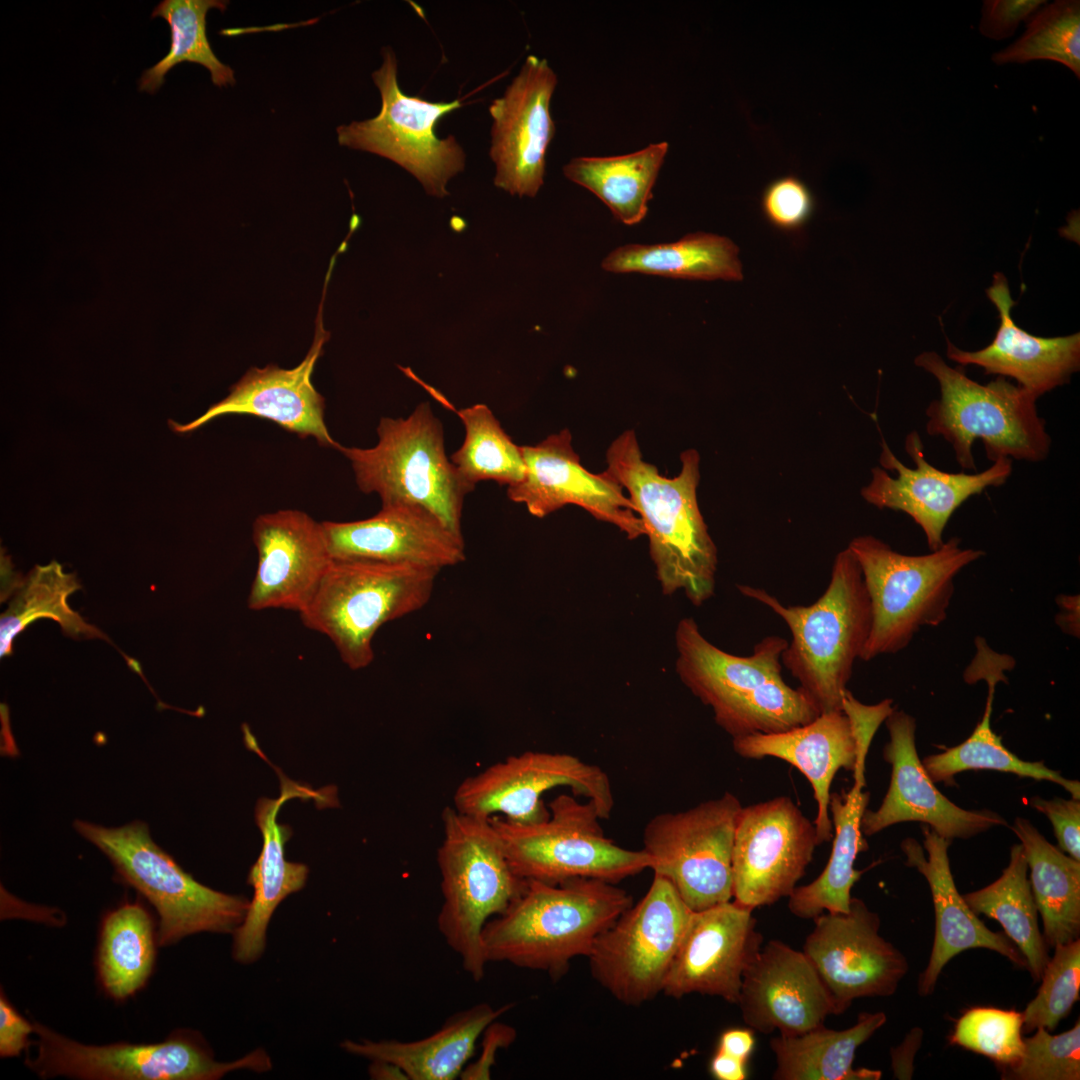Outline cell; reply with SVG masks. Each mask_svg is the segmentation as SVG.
<instances>
[{
  "instance_id": "cell-41",
  "label": "cell",
  "mask_w": 1080,
  "mask_h": 1080,
  "mask_svg": "<svg viewBox=\"0 0 1080 1080\" xmlns=\"http://www.w3.org/2000/svg\"><path fill=\"white\" fill-rule=\"evenodd\" d=\"M74 574L64 573L56 561L36 566L20 581L7 610L0 618V656L13 653V641L29 625L41 618L56 621L67 635L79 638H103L112 643L95 626L86 623L73 611L67 598L80 589Z\"/></svg>"
},
{
  "instance_id": "cell-40",
  "label": "cell",
  "mask_w": 1080,
  "mask_h": 1080,
  "mask_svg": "<svg viewBox=\"0 0 1080 1080\" xmlns=\"http://www.w3.org/2000/svg\"><path fill=\"white\" fill-rule=\"evenodd\" d=\"M155 960L152 919L138 902L109 912L101 926L98 973L105 991L125 999L141 989Z\"/></svg>"
},
{
  "instance_id": "cell-7",
  "label": "cell",
  "mask_w": 1080,
  "mask_h": 1080,
  "mask_svg": "<svg viewBox=\"0 0 1080 1080\" xmlns=\"http://www.w3.org/2000/svg\"><path fill=\"white\" fill-rule=\"evenodd\" d=\"M915 364L932 374L940 387L939 399L926 409V431L951 445L961 468L976 470L972 454L976 439L982 440L992 462L999 458L1039 462L1048 456L1051 438L1035 396L1000 376L979 384L933 351L921 353Z\"/></svg>"
},
{
  "instance_id": "cell-42",
  "label": "cell",
  "mask_w": 1080,
  "mask_h": 1080,
  "mask_svg": "<svg viewBox=\"0 0 1080 1080\" xmlns=\"http://www.w3.org/2000/svg\"><path fill=\"white\" fill-rule=\"evenodd\" d=\"M222 0H163L153 10L152 17H161L170 28V49L154 66L145 70L139 80V90L155 93L164 84L165 75L182 62L204 66L218 87L235 83L234 71L222 63L213 52L206 34V15L211 9L225 11Z\"/></svg>"
},
{
  "instance_id": "cell-36",
  "label": "cell",
  "mask_w": 1080,
  "mask_h": 1080,
  "mask_svg": "<svg viewBox=\"0 0 1080 1080\" xmlns=\"http://www.w3.org/2000/svg\"><path fill=\"white\" fill-rule=\"evenodd\" d=\"M738 252V247L727 237L696 232L673 243L618 247L604 258L601 266L614 273L740 281L743 274Z\"/></svg>"
},
{
  "instance_id": "cell-50",
  "label": "cell",
  "mask_w": 1080,
  "mask_h": 1080,
  "mask_svg": "<svg viewBox=\"0 0 1080 1080\" xmlns=\"http://www.w3.org/2000/svg\"><path fill=\"white\" fill-rule=\"evenodd\" d=\"M1029 805L1043 813L1051 822L1058 848L1080 861V801L1079 799L1055 798L1052 800L1034 796Z\"/></svg>"
},
{
  "instance_id": "cell-51",
  "label": "cell",
  "mask_w": 1080,
  "mask_h": 1080,
  "mask_svg": "<svg viewBox=\"0 0 1080 1080\" xmlns=\"http://www.w3.org/2000/svg\"><path fill=\"white\" fill-rule=\"evenodd\" d=\"M1043 0H986L979 24L980 33L994 40L1011 37L1021 21H1027Z\"/></svg>"
},
{
  "instance_id": "cell-56",
  "label": "cell",
  "mask_w": 1080,
  "mask_h": 1080,
  "mask_svg": "<svg viewBox=\"0 0 1080 1080\" xmlns=\"http://www.w3.org/2000/svg\"><path fill=\"white\" fill-rule=\"evenodd\" d=\"M710 1072L718 1080H744L747 1078V1063L716 1050L710 1062Z\"/></svg>"
},
{
  "instance_id": "cell-28",
  "label": "cell",
  "mask_w": 1080,
  "mask_h": 1080,
  "mask_svg": "<svg viewBox=\"0 0 1080 1080\" xmlns=\"http://www.w3.org/2000/svg\"><path fill=\"white\" fill-rule=\"evenodd\" d=\"M922 832L923 847L912 838L901 843L906 864L926 878L935 911L934 942L927 967L919 977V994H931L944 966L968 949H989L1026 967L1024 957L1006 934L988 929L958 892L948 857L951 840L941 837L927 825L922 827Z\"/></svg>"
},
{
  "instance_id": "cell-22",
  "label": "cell",
  "mask_w": 1080,
  "mask_h": 1080,
  "mask_svg": "<svg viewBox=\"0 0 1080 1080\" xmlns=\"http://www.w3.org/2000/svg\"><path fill=\"white\" fill-rule=\"evenodd\" d=\"M905 449L914 461L915 468L905 466L886 442H882L880 463L884 468L894 470L897 477H891L878 467L873 468L872 479L861 490V495L880 509L888 508L909 515L921 527L931 551L944 543V529L962 503L990 486L1004 484L1012 472L1010 458H999L980 473L939 470L926 460L921 438L916 431L907 436Z\"/></svg>"
},
{
  "instance_id": "cell-44",
  "label": "cell",
  "mask_w": 1080,
  "mask_h": 1080,
  "mask_svg": "<svg viewBox=\"0 0 1080 1080\" xmlns=\"http://www.w3.org/2000/svg\"><path fill=\"white\" fill-rule=\"evenodd\" d=\"M1023 35L992 55L998 65L1056 61L1080 78V2L1057 0L1035 12Z\"/></svg>"
},
{
  "instance_id": "cell-35",
  "label": "cell",
  "mask_w": 1080,
  "mask_h": 1080,
  "mask_svg": "<svg viewBox=\"0 0 1080 1080\" xmlns=\"http://www.w3.org/2000/svg\"><path fill=\"white\" fill-rule=\"evenodd\" d=\"M1012 831L1023 847L1030 884L1044 927L1047 946L1069 943L1080 935V861L1052 845L1027 819H1015Z\"/></svg>"
},
{
  "instance_id": "cell-10",
  "label": "cell",
  "mask_w": 1080,
  "mask_h": 1080,
  "mask_svg": "<svg viewBox=\"0 0 1080 1080\" xmlns=\"http://www.w3.org/2000/svg\"><path fill=\"white\" fill-rule=\"evenodd\" d=\"M73 826L157 910L159 945H170L198 932H231L243 922L250 902L196 881L153 841L146 823L136 820L107 828L75 820Z\"/></svg>"
},
{
  "instance_id": "cell-45",
  "label": "cell",
  "mask_w": 1080,
  "mask_h": 1080,
  "mask_svg": "<svg viewBox=\"0 0 1080 1080\" xmlns=\"http://www.w3.org/2000/svg\"><path fill=\"white\" fill-rule=\"evenodd\" d=\"M1046 965L1041 986L1022 1012L1023 1030H1054L1079 999L1080 940L1056 945Z\"/></svg>"
},
{
  "instance_id": "cell-13",
  "label": "cell",
  "mask_w": 1080,
  "mask_h": 1080,
  "mask_svg": "<svg viewBox=\"0 0 1080 1080\" xmlns=\"http://www.w3.org/2000/svg\"><path fill=\"white\" fill-rule=\"evenodd\" d=\"M693 910L654 874L645 895L600 936L588 955L594 979L616 1000L638 1006L662 993Z\"/></svg>"
},
{
  "instance_id": "cell-30",
  "label": "cell",
  "mask_w": 1080,
  "mask_h": 1080,
  "mask_svg": "<svg viewBox=\"0 0 1080 1080\" xmlns=\"http://www.w3.org/2000/svg\"><path fill=\"white\" fill-rule=\"evenodd\" d=\"M733 749L744 758L775 757L798 769L811 784L817 803L814 826L818 843L832 839L831 784L840 769L854 771L857 757L852 727L843 711L821 713L813 721L783 732L734 738Z\"/></svg>"
},
{
  "instance_id": "cell-31",
  "label": "cell",
  "mask_w": 1080,
  "mask_h": 1080,
  "mask_svg": "<svg viewBox=\"0 0 1080 1080\" xmlns=\"http://www.w3.org/2000/svg\"><path fill=\"white\" fill-rule=\"evenodd\" d=\"M292 798H312L327 806L336 805L324 799V794H318L287 777H281V794L278 798L258 800L254 816L262 833L263 844L248 875V883L254 889L253 899L243 922L235 929L233 945V955L242 963L252 962L260 956L274 910L289 894L302 889L308 876L306 865L286 860L285 844L292 836V829L277 822L281 806Z\"/></svg>"
},
{
  "instance_id": "cell-27",
  "label": "cell",
  "mask_w": 1080,
  "mask_h": 1080,
  "mask_svg": "<svg viewBox=\"0 0 1080 1080\" xmlns=\"http://www.w3.org/2000/svg\"><path fill=\"white\" fill-rule=\"evenodd\" d=\"M321 523L332 560L410 564L441 571L466 558L463 535L417 505L381 506L367 519Z\"/></svg>"
},
{
  "instance_id": "cell-43",
  "label": "cell",
  "mask_w": 1080,
  "mask_h": 1080,
  "mask_svg": "<svg viewBox=\"0 0 1080 1080\" xmlns=\"http://www.w3.org/2000/svg\"><path fill=\"white\" fill-rule=\"evenodd\" d=\"M465 437L451 461L462 478L475 487L480 481H494L508 487L525 475V463L517 446L487 405L475 404L457 411Z\"/></svg>"
},
{
  "instance_id": "cell-3",
  "label": "cell",
  "mask_w": 1080,
  "mask_h": 1080,
  "mask_svg": "<svg viewBox=\"0 0 1080 1080\" xmlns=\"http://www.w3.org/2000/svg\"><path fill=\"white\" fill-rule=\"evenodd\" d=\"M526 881L522 893L483 929L488 963L559 978L574 958L588 957L600 934L633 904L624 889L603 880Z\"/></svg>"
},
{
  "instance_id": "cell-20",
  "label": "cell",
  "mask_w": 1080,
  "mask_h": 1080,
  "mask_svg": "<svg viewBox=\"0 0 1080 1080\" xmlns=\"http://www.w3.org/2000/svg\"><path fill=\"white\" fill-rule=\"evenodd\" d=\"M568 429L548 436L535 446H520L524 478L508 487L507 496L543 518L566 505H577L597 520L610 523L629 539L645 535L642 520L622 485L606 471L593 474L580 463Z\"/></svg>"
},
{
  "instance_id": "cell-39",
  "label": "cell",
  "mask_w": 1080,
  "mask_h": 1080,
  "mask_svg": "<svg viewBox=\"0 0 1080 1080\" xmlns=\"http://www.w3.org/2000/svg\"><path fill=\"white\" fill-rule=\"evenodd\" d=\"M1004 669L1002 665H996V662L993 666L985 663L978 668L976 678L985 680L988 685L986 706L981 721L963 743L926 757L922 762L926 772L933 782H948L954 775L967 770L1008 772L1021 777L1054 782L1067 790L1072 798L1079 799V781L1063 777L1058 771L1048 768L1042 762L1021 760L1002 744L1001 738L992 730V702L997 683L1005 679Z\"/></svg>"
},
{
  "instance_id": "cell-37",
  "label": "cell",
  "mask_w": 1080,
  "mask_h": 1080,
  "mask_svg": "<svg viewBox=\"0 0 1080 1080\" xmlns=\"http://www.w3.org/2000/svg\"><path fill=\"white\" fill-rule=\"evenodd\" d=\"M667 152L668 143L662 141L620 156L575 157L563 167V173L595 194L618 221L634 225L648 212L652 188Z\"/></svg>"
},
{
  "instance_id": "cell-16",
  "label": "cell",
  "mask_w": 1080,
  "mask_h": 1080,
  "mask_svg": "<svg viewBox=\"0 0 1080 1080\" xmlns=\"http://www.w3.org/2000/svg\"><path fill=\"white\" fill-rule=\"evenodd\" d=\"M557 787L587 798L601 819L610 817L614 797L604 770L572 754L539 751L509 756L465 778L454 792L453 807L468 815L503 814L512 823L534 824L549 818L542 796Z\"/></svg>"
},
{
  "instance_id": "cell-49",
  "label": "cell",
  "mask_w": 1080,
  "mask_h": 1080,
  "mask_svg": "<svg viewBox=\"0 0 1080 1080\" xmlns=\"http://www.w3.org/2000/svg\"><path fill=\"white\" fill-rule=\"evenodd\" d=\"M891 699L874 705L860 702L847 689L842 699V711L849 719L856 742V764L853 771L854 785L864 787L865 762L871 741L887 717L894 711Z\"/></svg>"
},
{
  "instance_id": "cell-15",
  "label": "cell",
  "mask_w": 1080,
  "mask_h": 1080,
  "mask_svg": "<svg viewBox=\"0 0 1080 1080\" xmlns=\"http://www.w3.org/2000/svg\"><path fill=\"white\" fill-rule=\"evenodd\" d=\"M37 1054L28 1066L43 1078L68 1076L99 1080H213L247 1068L270 1069V1059L257 1050L244 1058L219 1063L195 1037L174 1035L161 1043H115L91 1046L68 1039L34 1023Z\"/></svg>"
},
{
  "instance_id": "cell-24",
  "label": "cell",
  "mask_w": 1080,
  "mask_h": 1080,
  "mask_svg": "<svg viewBox=\"0 0 1080 1080\" xmlns=\"http://www.w3.org/2000/svg\"><path fill=\"white\" fill-rule=\"evenodd\" d=\"M321 301L314 339L300 364L291 369L273 364L264 368L251 367L231 387L227 397L188 424L170 421L171 428L178 433H187L218 416L251 415L270 420L303 439L312 437L323 447L337 449L339 444L325 423V399L311 380L315 364L329 339V332L323 327V299Z\"/></svg>"
},
{
  "instance_id": "cell-23",
  "label": "cell",
  "mask_w": 1080,
  "mask_h": 1080,
  "mask_svg": "<svg viewBox=\"0 0 1080 1080\" xmlns=\"http://www.w3.org/2000/svg\"><path fill=\"white\" fill-rule=\"evenodd\" d=\"M889 742L883 758L891 765L888 791L875 811L865 810L861 831L871 836L897 823L918 821L941 837L969 838L995 826H1007L1006 820L991 810H966L946 798L934 785L919 759L916 744V721L900 710L885 720Z\"/></svg>"
},
{
  "instance_id": "cell-57",
  "label": "cell",
  "mask_w": 1080,
  "mask_h": 1080,
  "mask_svg": "<svg viewBox=\"0 0 1080 1080\" xmlns=\"http://www.w3.org/2000/svg\"><path fill=\"white\" fill-rule=\"evenodd\" d=\"M369 1074H370L371 1078H373V1079H383V1080H406V1079H408L407 1075L397 1065H395L393 1063H390V1062L379 1061V1060L372 1061V1064L370 1065V1068H369Z\"/></svg>"
},
{
  "instance_id": "cell-26",
  "label": "cell",
  "mask_w": 1080,
  "mask_h": 1080,
  "mask_svg": "<svg viewBox=\"0 0 1080 1080\" xmlns=\"http://www.w3.org/2000/svg\"><path fill=\"white\" fill-rule=\"evenodd\" d=\"M745 1024L758 1032L796 1036L824 1025L834 1014L830 994L803 953L770 940L746 969L736 1003Z\"/></svg>"
},
{
  "instance_id": "cell-55",
  "label": "cell",
  "mask_w": 1080,
  "mask_h": 1080,
  "mask_svg": "<svg viewBox=\"0 0 1080 1080\" xmlns=\"http://www.w3.org/2000/svg\"><path fill=\"white\" fill-rule=\"evenodd\" d=\"M754 1046L753 1029L730 1028L721 1034L717 1050L747 1063Z\"/></svg>"
},
{
  "instance_id": "cell-33",
  "label": "cell",
  "mask_w": 1080,
  "mask_h": 1080,
  "mask_svg": "<svg viewBox=\"0 0 1080 1080\" xmlns=\"http://www.w3.org/2000/svg\"><path fill=\"white\" fill-rule=\"evenodd\" d=\"M862 789L853 785L847 793L830 795L834 835L831 854L821 874L811 883L796 887L788 897V908L796 917L814 919L824 912L849 911L851 889L862 874L854 863L857 855L867 849L861 819L870 794Z\"/></svg>"
},
{
  "instance_id": "cell-1",
  "label": "cell",
  "mask_w": 1080,
  "mask_h": 1080,
  "mask_svg": "<svg viewBox=\"0 0 1080 1080\" xmlns=\"http://www.w3.org/2000/svg\"><path fill=\"white\" fill-rule=\"evenodd\" d=\"M680 459L677 476H662L643 459L635 432L627 430L609 446L605 471L628 491L643 522L662 592L682 591L701 606L714 594L717 549L697 501L699 454L689 449Z\"/></svg>"
},
{
  "instance_id": "cell-9",
  "label": "cell",
  "mask_w": 1080,
  "mask_h": 1080,
  "mask_svg": "<svg viewBox=\"0 0 1080 1080\" xmlns=\"http://www.w3.org/2000/svg\"><path fill=\"white\" fill-rule=\"evenodd\" d=\"M439 570L410 564L332 560L314 596L299 613L304 626L329 638L352 670L374 659L381 626L423 608Z\"/></svg>"
},
{
  "instance_id": "cell-34",
  "label": "cell",
  "mask_w": 1080,
  "mask_h": 1080,
  "mask_svg": "<svg viewBox=\"0 0 1080 1080\" xmlns=\"http://www.w3.org/2000/svg\"><path fill=\"white\" fill-rule=\"evenodd\" d=\"M887 1020L884 1012H862L844 1030L824 1025L796 1036L772 1038L775 1080H879L881 1071L855 1069V1053Z\"/></svg>"
},
{
  "instance_id": "cell-5",
  "label": "cell",
  "mask_w": 1080,
  "mask_h": 1080,
  "mask_svg": "<svg viewBox=\"0 0 1080 1080\" xmlns=\"http://www.w3.org/2000/svg\"><path fill=\"white\" fill-rule=\"evenodd\" d=\"M491 818L445 807L437 850L443 896L437 926L476 982L483 979L488 963L482 942L485 925L510 906L527 882L512 870Z\"/></svg>"
},
{
  "instance_id": "cell-46",
  "label": "cell",
  "mask_w": 1080,
  "mask_h": 1080,
  "mask_svg": "<svg viewBox=\"0 0 1080 1080\" xmlns=\"http://www.w3.org/2000/svg\"><path fill=\"white\" fill-rule=\"evenodd\" d=\"M1022 1030V1012L976 1007L957 1020L950 1042L984 1055L1003 1068L1015 1064L1022 1056Z\"/></svg>"
},
{
  "instance_id": "cell-29",
  "label": "cell",
  "mask_w": 1080,
  "mask_h": 1080,
  "mask_svg": "<svg viewBox=\"0 0 1080 1080\" xmlns=\"http://www.w3.org/2000/svg\"><path fill=\"white\" fill-rule=\"evenodd\" d=\"M986 293L999 312L994 339L977 351L961 350L947 340V356L961 365L982 367L986 374L1014 378L1037 399L1068 382L1080 367V334L1038 337L1018 327L1011 316L1015 302L1002 273L994 274Z\"/></svg>"
},
{
  "instance_id": "cell-21",
  "label": "cell",
  "mask_w": 1080,
  "mask_h": 1080,
  "mask_svg": "<svg viewBox=\"0 0 1080 1080\" xmlns=\"http://www.w3.org/2000/svg\"><path fill=\"white\" fill-rule=\"evenodd\" d=\"M753 909L728 901L693 911L662 993H699L736 1004L744 973L762 948Z\"/></svg>"
},
{
  "instance_id": "cell-12",
  "label": "cell",
  "mask_w": 1080,
  "mask_h": 1080,
  "mask_svg": "<svg viewBox=\"0 0 1080 1080\" xmlns=\"http://www.w3.org/2000/svg\"><path fill=\"white\" fill-rule=\"evenodd\" d=\"M372 74L381 95L380 112L373 118L337 128L341 146L387 158L409 173L434 197L449 193L448 181L464 170L465 153L453 135H435L437 122L462 106L460 100L430 102L403 93L397 80V59L390 47Z\"/></svg>"
},
{
  "instance_id": "cell-17",
  "label": "cell",
  "mask_w": 1080,
  "mask_h": 1080,
  "mask_svg": "<svg viewBox=\"0 0 1080 1080\" xmlns=\"http://www.w3.org/2000/svg\"><path fill=\"white\" fill-rule=\"evenodd\" d=\"M818 845L814 823L791 798L742 807L732 850L734 901L754 910L789 897Z\"/></svg>"
},
{
  "instance_id": "cell-52",
  "label": "cell",
  "mask_w": 1080,
  "mask_h": 1080,
  "mask_svg": "<svg viewBox=\"0 0 1080 1080\" xmlns=\"http://www.w3.org/2000/svg\"><path fill=\"white\" fill-rule=\"evenodd\" d=\"M482 1036L481 1054L476 1061L465 1066L460 1075L461 1079H490L491 1069L495 1065L498 1051L513 1043L516 1038V1031L511 1026L495 1020L486 1027Z\"/></svg>"
},
{
  "instance_id": "cell-32",
  "label": "cell",
  "mask_w": 1080,
  "mask_h": 1080,
  "mask_svg": "<svg viewBox=\"0 0 1080 1080\" xmlns=\"http://www.w3.org/2000/svg\"><path fill=\"white\" fill-rule=\"evenodd\" d=\"M511 1008L476 1004L453 1014L433 1034L415 1041L346 1040L344 1050L397 1065L410 1080H452L461 1075L486 1027Z\"/></svg>"
},
{
  "instance_id": "cell-18",
  "label": "cell",
  "mask_w": 1080,
  "mask_h": 1080,
  "mask_svg": "<svg viewBox=\"0 0 1080 1080\" xmlns=\"http://www.w3.org/2000/svg\"><path fill=\"white\" fill-rule=\"evenodd\" d=\"M803 953L826 986L834 1014L855 999L893 995L907 974L904 954L880 934V918L858 898L848 912H826L813 919Z\"/></svg>"
},
{
  "instance_id": "cell-54",
  "label": "cell",
  "mask_w": 1080,
  "mask_h": 1080,
  "mask_svg": "<svg viewBox=\"0 0 1080 1080\" xmlns=\"http://www.w3.org/2000/svg\"><path fill=\"white\" fill-rule=\"evenodd\" d=\"M922 1030L915 1027L897 1047L891 1049V1067L895 1078L910 1079L913 1060L921 1045Z\"/></svg>"
},
{
  "instance_id": "cell-11",
  "label": "cell",
  "mask_w": 1080,
  "mask_h": 1080,
  "mask_svg": "<svg viewBox=\"0 0 1080 1080\" xmlns=\"http://www.w3.org/2000/svg\"><path fill=\"white\" fill-rule=\"evenodd\" d=\"M548 808L549 818L534 824L491 818L520 878L551 884L589 878L616 884L650 869V857L643 849L623 848L605 836L592 802L561 794Z\"/></svg>"
},
{
  "instance_id": "cell-38",
  "label": "cell",
  "mask_w": 1080,
  "mask_h": 1080,
  "mask_svg": "<svg viewBox=\"0 0 1080 1080\" xmlns=\"http://www.w3.org/2000/svg\"><path fill=\"white\" fill-rule=\"evenodd\" d=\"M963 898L976 915L983 914L1001 924L1024 957L1034 981H1040L1050 957L1039 929L1038 909L1021 843L1011 847L1009 864L997 880Z\"/></svg>"
},
{
  "instance_id": "cell-19",
  "label": "cell",
  "mask_w": 1080,
  "mask_h": 1080,
  "mask_svg": "<svg viewBox=\"0 0 1080 1080\" xmlns=\"http://www.w3.org/2000/svg\"><path fill=\"white\" fill-rule=\"evenodd\" d=\"M557 82L546 59L529 55L489 106L494 184L511 195L535 197L544 183L546 151L555 134L550 101Z\"/></svg>"
},
{
  "instance_id": "cell-53",
  "label": "cell",
  "mask_w": 1080,
  "mask_h": 1080,
  "mask_svg": "<svg viewBox=\"0 0 1080 1080\" xmlns=\"http://www.w3.org/2000/svg\"><path fill=\"white\" fill-rule=\"evenodd\" d=\"M34 1032L31 1025L7 1000L3 992L0 996V1055L1 1057L18 1056L28 1043V1037Z\"/></svg>"
},
{
  "instance_id": "cell-25",
  "label": "cell",
  "mask_w": 1080,
  "mask_h": 1080,
  "mask_svg": "<svg viewBox=\"0 0 1080 1080\" xmlns=\"http://www.w3.org/2000/svg\"><path fill=\"white\" fill-rule=\"evenodd\" d=\"M252 539L258 563L248 608L301 613L332 561L322 523L299 510L265 513L254 520Z\"/></svg>"
},
{
  "instance_id": "cell-6",
  "label": "cell",
  "mask_w": 1080,
  "mask_h": 1080,
  "mask_svg": "<svg viewBox=\"0 0 1080 1080\" xmlns=\"http://www.w3.org/2000/svg\"><path fill=\"white\" fill-rule=\"evenodd\" d=\"M847 548L859 564L871 604V630L860 656L864 661L897 653L922 627L939 626L947 618L957 574L985 554L961 548L957 537L924 555L901 554L871 535L855 537Z\"/></svg>"
},
{
  "instance_id": "cell-47",
  "label": "cell",
  "mask_w": 1080,
  "mask_h": 1080,
  "mask_svg": "<svg viewBox=\"0 0 1080 1080\" xmlns=\"http://www.w3.org/2000/svg\"><path fill=\"white\" fill-rule=\"evenodd\" d=\"M1002 1071L1004 1079L1079 1080L1080 1021L1058 1035L1037 1028L1033 1036L1024 1038L1020 1059Z\"/></svg>"
},
{
  "instance_id": "cell-4",
  "label": "cell",
  "mask_w": 1080,
  "mask_h": 1080,
  "mask_svg": "<svg viewBox=\"0 0 1080 1080\" xmlns=\"http://www.w3.org/2000/svg\"><path fill=\"white\" fill-rule=\"evenodd\" d=\"M788 626L791 641L782 664L821 713L842 711L853 665L868 640L872 611L862 572L852 552L840 551L827 589L809 606H785L764 589L738 585Z\"/></svg>"
},
{
  "instance_id": "cell-48",
  "label": "cell",
  "mask_w": 1080,
  "mask_h": 1080,
  "mask_svg": "<svg viewBox=\"0 0 1080 1080\" xmlns=\"http://www.w3.org/2000/svg\"><path fill=\"white\" fill-rule=\"evenodd\" d=\"M815 198L808 185L793 174L780 176L769 182L761 196V210L765 219L775 228L796 231L811 218Z\"/></svg>"
},
{
  "instance_id": "cell-14",
  "label": "cell",
  "mask_w": 1080,
  "mask_h": 1080,
  "mask_svg": "<svg viewBox=\"0 0 1080 1080\" xmlns=\"http://www.w3.org/2000/svg\"><path fill=\"white\" fill-rule=\"evenodd\" d=\"M732 793L679 812L660 813L643 832L654 874L667 879L693 911L733 898L732 850L742 809Z\"/></svg>"
},
{
  "instance_id": "cell-8",
  "label": "cell",
  "mask_w": 1080,
  "mask_h": 1080,
  "mask_svg": "<svg viewBox=\"0 0 1080 1080\" xmlns=\"http://www.w3.org/2000/svg\"><path fill=\"white\" fill-rule=\"evenodd\" d=\"M377 434L374 447L337 448L350 461L358 488L376 493L381 506L423 507L463 535L464 499L475 487L448 459L442 423L429 403L419 404L407 418L382 417Z\"/></svg>"
},
{
  "instance_id": "cell-2",
  "label": "cell",
  "mask_w": 1080,
  "mask_h": 1080,
  "mask_svg": "<svg viewBox=\"0 0 1080 1080\" xmlns=\"http://www.w3.org/2000/svg\"><path fill=\"white\" fill-rule=\"evenodd\" d=\"M676 671L685 686L714 713L732 738L777 733L805 725L820 712L800 688L782 677L783 637L760 640L749 656L727 653L710 643L693 618L677 625Z\"/></svg>"
}]
</instances>
